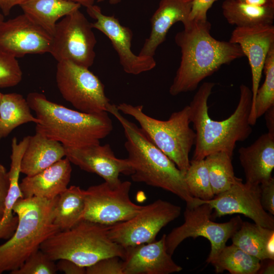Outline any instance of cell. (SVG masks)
Segmentation results:
<instances>
[{"instance_id": "22", "label": "cell", "mask_w": 274, "mask_h": 274, "mask_svg": "<svg viewBox=\"0 0 274 274\" xmlns=\"http://www.w3.org/2000/svg\"><path fill=\"white\" fill-rule=\"evenodd\" d=\"M29 136H26L18 142L16 137L11 143V164L8 172L9 186L6 198L5 210L0 220V240L8 239L14 233L18 224V218L14 216L13 208L16 202L23 198L19 179L21 173V162L28 143Z\"/></svg>"}, {"instance_id": "38", "label": "cell", "mask_w": 274, "mask_h": 274, "mask_svg": "<svg viewBox=\"0 0 274 274\" xmlns=\"http://www.w3.org/2000/svg\"><path fill=\"white\" fill-rule=\"evenodd\" d=\"M9 186L8 172L3 165L0 163V220L5 210L6 198Z\"/></svg>"}, {"instance_id": "27", "label": "cell", "mask_w": 274, "mask_h": 274, "mask_svg": "<svg viewBox=\"0 0 274 274\" xmlns=\"http://www.w3.org/2000/svg\"><path fill=\"white\" fill-rule=\"evenodd\" d=\"M223 15L228 23L236 27L272 24L274 7L248 5L236 0H224L222 4Z\"/></svg>"}, {"instance_id": "44", "label": "cell", "mask_w": 274, "mask_h": 274, "mask_svg": "<svg viewBox=\"0 0 274 274\" xmlns=\"http://www.w3.org/2000/svg\"><path fill=\"white\" fill-rule=\"evenodd\" d=\"M75 3L79 4L81 6H84L86 8L94 5V2L96 0H66Z\"/></svg>"}, {"instance_id": "41", "label": "cell", "mask_w": 274, "mask_h": 274, "mask_svg": "<svg viewBox=\"0 0 274 274\" xmlns=\"http://www.w3.org/2000/svg\"><path fill=\"white\" fill-rule=\"evenodd\" d=\"M264 115L268 133L274 136V106L269 108Z\"/></svg>"}, {"instance_id": "36", "label": "cell", "mask_w": 274, "mask_h": 274, "mask_svg": "<svg viewBox=\"0 0 274 274\" xmlns=\"http://www.w3.org/2000/svg\"><path fill=\"white\" fill-rule=\"evenodd\" d=\"M260 200L262 207L266 211L274 215V179L260 185Z\"/></svg>"}, {"instance_id": "17", "label": "cell", "mask_w": 274, "mask_h": 274, "mask_svg": "<svg viewBox=\"0 0 274 274\" xmlns=\"http://www.w3.org/2000/svg\"><path fill=\"white\" fill-rule=\"evenodd\" d=\"M229 41L240 46L250 66L252 94L250 115L253 110L266 56L270 48L274 45V26L262 24L236 27Z\"/></svg>"}, {"instance_id": "19", "label": "cell", "mask_w": 274, "mask_h": 274, "mask_svg": "<svg viewBox=\"0 0 274 274\" xmlns=\"http://www.w3.org/2000/svg\"><path fill=\"white\" fill-rule=\"evenodd\" d=\"M193 0H160L151 19V32L139 53L154 57L158 47L166 39L168 31L176 23L180 22L184 28L190 26L189 19Z\"/></svg>"}, {"instance_id": "37", "label": "cell", "mask_w": 274, "mask_h": 274, "mask_svg": "<svg viewBox=\"0 0 274 274\" xmlns=\"http://www.w3.org/2000/svg\"><path fill=\"white\" fill-rule=\"evenodd\" d=\"M218 0H193L189 15L190 21L207 20V13Z\"/></svg>"}, {"instance_id": "10", "label": "cell", "mask_w": 274, "mask_h": 274, "mask_svg": "<svg viewBox=\"0 0 274 274\" xmlns=\"http://www.w3.org/2000/svg\"><path fill=\"white\" fill-rule=\"evenodd\" d=\"M92 23L77 10L57 22L49 51L58 62L68 61L89 68L95 57L96 39Z\"/></svg>"}, {"instance_id": "8", "label": "cell", "mask_w": 274, "mask_h": 274, "mask_svg": "<svg viewBox=\"0 0 274 274\" xmlns=\"http://www.w3.org/2000/svg\"><path fill=\"white\" fill-rule=\"evenodd\" d=\"M213 209L208 203L199 202L196 198L191 205H186L184 212V222L174 228L166 235L165 245L166 251L172 255L179 245L186 238L202 236L208 239L211 251L207 262L216 257L226 245L243 222L239 216L231 218L224 223L214 222L212 219Z\"/></svg>"}, {"instance_id": "40", "label": "cell", "mask_w": 274, "mask_h": 274, "mask_svg": "<svg viewBox=\"0 0 274 274\" xmlns=\"http://www.w3.org/2000/svg\"><path fill=\"white\" fill-rule=\"evenodd\" d=\"M27 0H0V10L4 16L10 14L12 8L20 6Z\"/></svg>"}, {"instance_id": "47", "label": "cell", "mask_w": 274, "mask_h": 274, "mask_svg": "<svg viewBox=\"0 0 274 274\" xmlns=\"http://www.w3.org/2000/svg\"><path fill=\"white\" fill-rule=\"evenodd\" d=\"M3 94L2 93L0 92V102H1V98H2V97Z\"/></svg>"}, {"instance_id": "15", "label": "cell", "mask_w": 274, "mask_h": 274, "mask_svg": "<svg viewBox=\"0 0 274 274\" xmlns=\"http://www.w3.org/2000/svg\"><path fill=\"white\" fill-rule=\"evenodd\" d=\"M52 36L24 14L0 25V49L14 57L49 53Z\"/></svg>"}, {"instance_id": "1", "label": "cell", "mask_w": 274, "mask_h": 274, "mask_svg": "<svg viewBox=\"0 0 274 274\" xmlns=\"http://www.w3.org/2000/svg\"><path fill=\"white\" fill-rule=\"evenodd\" d=\"M211 28L208 20L192 21L190 27L176 35L181 57L169 87L170 95L194 91L222 65L244 56L238 44L216 39L211 35Z\"/></svg>"}, {"instance_id": "24", "label": "cell", "mask_w": 274, "mask_h": 274, "mask_svg": "<svg viewBox=\"0 0 274 274\" xmlns=\"http://www.w3.org/2000/svg\"><path fill=\"white\" fill-rule=\"evenodd\" d=\"M231 238L232 244L260 261L274 260V229L243 221Z\"/></svg>"}, {"instance_id": "33", "label": "cell", "mask_w": 274, "mask_h": 274, "mask_svg": "<svg viewBox=\"0 0 274 274\" xmlns=\"http://www.w3.org/2000/svg\"><path fill=\"white\" fill-rule=\"evenodd\" d=\"M56 264L40 249L32 254L17 269L11 274H55Z\"/></svg>"}, {"instance_id": "18", "label": "cell", "mask_w": 274, "mask_h": 274, "mask_svg": "<svg viewBox=\"0 0 274 274\" xmlns=\"http://www.w3.org/2000/svg\"><path fill=\"white\" fill-rule=\"evenodd\" d=\"M165 236L164 234L157 241L124 248L123 274H169L181 271L183 268L166 251Z\"/></svg>"}, {"instance_id": "35", "label": "cell", "mask_w": 274, "mask_h": 274, "mask_svg": "<svg viewBox=\"0 0 274 274\" xmlns=\"http://www.w3.org/2000/svg\"><path fill=\"white\" fill-rule=\"evenodd\" d=\"M86 274H123L122 259L118 256L102 259L86 268Z\"/></svg>"}, {"instance_id": "5", "label": "cell", "mask_w": 274, "mask_h": 274, "mask_svg": "<svg viewBox=\"0 0 274 274\" xmlns=\"http://www.w3.org/2000/svg\"><path fill=\"white\" fill-rule=\"evenodd\" d=\"M58 196L22 198L16 202L13 213L18 224L13 235L0 245V274L19 268L46 239L60 231L53 223Z\"/></svg>"}, {"instance_id": "45", "label": "cell", "mask_w": 274, "mask_h": 274, "mask_svg": "<svg viewBox=\"0 0 274 274\" xmlns=\"http://www.w3.org/2000/svg\"><path fill=\"white\" fill-rule=\"evenodd\" d=\"M105 1H109V2L111 4H116L121 2V0H96V2H101Z\"/></svg>"}, {"instance_id": "28", "label": "cell", "mask_w": 274, "mask_h": 274, "mask_svg": "<svg viewBox=\"0 0 274 274\" xmlns=\"http://www.w3.org/2000/svg\"><path fill=\"white\" fill-rule=\"evenodd\" d=\"M85 197V190L75 185L58 195L53 223L60 230L70 229L83 220Z\"/></svg>"}, {"instance_id": "13", "label": "cell", "mask_w": 274, "mask_h": 274, "mask_svg": "<svg viewBox=\"0 0 274 274\" xmlns=\"http://www.w3.org/2000/svg\"><path fill=\"white\" fill-rule=\"evenodd\" d=\"M199 202L208 203L213 209L212 217L242 214L258 225L274 229V218L262 207L260 185L245 182L242 179L229 189L214 196L210 200L196 198Z\"/></svg>"}, {"instance_id": "9", "label": "cell", "mask_w": 274, "mask_h": 274, "mask_svg": "<svg viewBox=\"0 0 274 274\" xmlns=\"http://www.w3.org/2000/svg\"><path fill=\"white\" fill-rule=\"evenodd\" d=\"M56 81L62 97L80 112H107L111 105L104 85L89 68L68 61L58 62Z\"/></svg>"}, {"instance_id": "7", "label": "cell", "mask_w": 274, "mask_h": 274, "mask_svg": "<svg viewBox=\"0 0 274 274\" xmlns=\"http://www.w3.org/2000/svg\"><path fill=\"white\" fill-rule=\"evenodd\" d=\"M116 106L120 112L134 118L153 144L185 174L190 165L189 155L196 136L189 125L188 105L173 112L166 120L147 115L143 112L142 105L123 102Z\"/></svg>"}, {"instance_id": "42", "label": "cell", "mask_w": 274, "mask_h": 274, "mask_svg": "<svg viewBox=\"0 0 274 274\" xmlns=\"http://www.w3.org/2000/svg\"><path fill=\"white\" fill-rule=\"evenodd\" d=\"M239 2L258 6L274 7V0H236Z\"/></svg>"}, {"instance_id": "21", "label": "cell", "mask_w": 274, "mask_h": 274, "mask_svg": "<svg viewBox=\"0 0 274 274\" xmlns=\"http://www.w3.org/2000/svg\"><path fill=\"white\" fill-rule=\"evenodd\" d=\"M72 171L71 163L65 157L34 175L26 176L19 183L23 198H55L67 188Z\"/></svg>"}, {"instance_id": "11", "label": "cell", "mask_w": 274, "mask_h": 274, "mask_svg": "<svg viewBox=\"0 0 274 274\" xmlns=\"http://www.w3.org/2000/svg\"><path fill=\"white\" fill-rule=\"evenodd\" d=\"M131 183L128 181L116 184L104 182L85 190L83 220L104 225H111L132 218L144 208L133 203L129 193Z\"/></svg>"}, {"instance_id": "2", "label": "cell", "mask_w": 274, "mask_h": 274, "mask_svg": "<svg viewBox=\"0 0 274 274\" xmlns=\"http://www.w3.org/2000/svg\"><path fill=\"white\" fill-rule=\"evenodd\" d=\"M215 85L214 82H203L188 105L190 121L196 134L192 159H202L218 151H225L232 156L236 143L245 141L252 132L249 122L251 90L247 85L241 84L239 98L234 111L228 118L217 121L209 116L208 105Z\"/></svg>"}, {"instance_id": "30", "label": "cell", "mask_w": 274, "mask_h": 274, "mask_svg": "<svg viewBox=\"0 0 274 274\" xmlns=\"http://www.w3.org/2000/svg\"><path fill=\"white\" fill-rule=\"evenodd\" d=\"M232 157L225 151H218L204 158L215 196L229 189L239 179L235 176Z\"/></svg>"}, {"instance_id": "4", "label": "cell", "mask_w": 274, "mask_h": 274, "mask_svg": "<svg viewBox=\"0 0 274 274\" xmlns=\"http://www.w3.org/2000/svg\"><path fill=\"white\" fill-rule=\"evenodd\" d=\"M26 100L40 121L36 124V132L64 147L99 144L113 130L107 112L90 114L75 111L51 101L39 92L29 93Z\"/></svg>"}, {"instance_id": "6", "label": "cell", "mask_w": 274, "mask_h": 274, "mask_svg": "<svg viewBox=\"0 0 274 274\" xmlns=\"http://www.w3.org/2000/svg\"><path fill=\"white\" fill-rule=\"evenodd\" d=\"M108 227L82 220L49 237L40 249L53 261L68 259L86 268L107 257L118 256L122 259L124 248L110 239Z\"/></svg>"}, {"instance_id": "25", "label": "cell", "mask_w": 274, "mask_h": 274, "mask_svg": "<svg viewBox=\"0 0 274 274\" xmlns=\"http://www.w3.org/2000/svg\"><path fill=\"white\" fill-rule=\"evenodd\" d=\"M20 7L23 14L52 37L58 20L81 6L66 0H27Z\"/></svg>"}, {"instance_id": "29", "label": "cell", "mask_w": 274, "mask_h": 274, "mask_svg": "<svg viewBox=\"0 0 274 274\" xmlns=\"http://www.w3.org/2000/svg\"><path fill=\"white\" fill-rule=\"evenodd\" d=\"M217 273L225 270L231 274H256L261 261L235 245L225 246L210 262Z\"/></svg>"}, {"instance_id": "23", "label": "cell", "mask_w": 274, "mask_h": 274, "mask_svg": "<svg viewBox=\"0 0 274 274\" xmlns=\"http://www.w3.org/2000/svg\"><path fill=\"white\" fill-rule=\"evenodd\" d=\"M65 156L64 147L60 143L36 132L29 136L21 162V173L27 176L34 175Z\"/></svg>"}, {"instance_id": "31", "label": "cell", "mask_w": 274, "mask_h": 274, "mask_svg": "<svg viewBox=\"0 0 274 274\" xmlns=\"http://www.w3.org/2000/svg\"><path fill=\"white\" fill-rule=\"evenodd\" d=\"M263 71L265 80L258 89L253 110L249 118L251 126L254 125L257 119L263 115L269 108L274 106V45L267 54Z\"/></svg>"}, {"instance_id": "43", "label": "cell", "mask_w": 274, "mask_h": 274, "mask_svg": "<svg viewBox=\"0 0 274 274\" xmlns=\"http://www.w3.org/2000/svg\"><path fill=\"white\" fill-rule=\"evenodd\" d=\"M268 263L265 266L261 265L260 268L258 272L260 273H273L274 263L273 260L268 259Z\"/></svg>"}, {"instance_id": "34", "label": "cell", "mask_w": 274, "mask_h": 274, "mask_svg": "<svg viewBox=\"0 0 274 274\" xmlns=\"http://www.w3.org/2000/svg\"><path fill=\"white\" fill-rule=\"evenodd\" d=\"M22 79V72L16 57L0 49V88L18 84Z\"/></svg>"}, {"instance_id": "14", "label": "cell", "mask_w": 274, "mask_h": 274, "mask_svg": "<svg viewBox=\"0 0 274 274\" xmlns=\"http://www.w3.org/2000/svg\"><path fill=\"white\" fill-rule=\"evenodd\" d=\"M88 15L95 21L93 28L103 33L110 40L117 53L119 62L124 71L137 75L153 69L156 62L154 57L136 55L131 49L133 33L128 27L123 26L114 16L104 14L97 6L86 8Z\"/></svg>"}, {"instance_id": "26", "label": "cell", "mask_w": 274, "mask_h": 274, "mask_svg": "<svg viewBox=\"0 0 274 274\" xmlns=\"http://www.w3.org/2000/svg\"><path fill=\"white\" fill-rule=\"evenodd\" d=\"M26 100L17 93L3 94L0 102V139L7 137L18 126L28 122L39 123Z\"/></svg>"}, {"instance_id": "20", "label": "cell", "mask_w": 274, "mask_h": 274, "mask_svg": "<svg viewBox=\"0 0 274 274\" xmlns=\"http://www.w3.org/2000/svg\"><path fill=\"white\" fill-rule=\"evenodd\" d=\"M238 152L246 183L260 185L272 178L273 136L268 132L262 134L250 145L241 147Z\"/></svg>"}, {"instance_id": "32", "label": "cell", "mask_w": 274, "mask_h": 274, "mask_svg": "<svg viewBox=\"0 0 274 274\" xmlns=\"http://www.w3.org/2000/svg\"><path fill=\"white\" fill-rule=\"evenodd\" d=\"M184 179L194 198L207 200L214 197L204 159L190 160Z\"/></svg>"}, {"instance_id": "12", "label": "cell", "mask_w": 274, "mask_h": 274, "mask_svg": "<svg viewBox=\"0 0 274 274\" xmlns=\"http://www.w3.org/2000/svg\"><path fill=\"white\" fill-rule=\"evenodd\" d=\"M179 206L158 199L124 221L109 225L110 239L123 248L152 242L160 230L181 214Z\"/></svg>"}, {"instance_id": "3", "label": "cell", "mask_w": 274, "mask_h": 274, "mask_svg": "<svg viewBox=\"0 0 274 274\" xmlns=\"http://www.w3.org/2000/svg\"><path fill=\"white\" fill-rule=\"evenodd\" d=\"M107 112L121 124L126 138L127 159L132 169V181L160 188L186 202L194 203L186 184L184 175L174 162L151 141L143 129L122 115L116 105L111 104Z\"/></svg>"}, {"instance_id": "46", "label": "cell", "mask_w": 274, "mask_h": 274, "mask_svg": "<svg viewBox=\"0 0 274 274\" xmlns=\"http://www.w3.org/2000/svg\"><path fill=\"white\" fill-rule=\"evenodd\" d=\"M4 21V15L0 11V25L2 24V23Z\"/></svg>"}, {"instance_id": "16", "label": "cell", "mask_w": 274, "mask_h": 274, "mask_svg": "<svg viewBox=\"0 0 274 274\" xmlns=\"http://www.w3.org/2000/svg\"><path fill=\"white\" fill-rule=\"evenodd\" d=\"M64 147L65 157L71 163L83 170L98 175L111 184L121 181L119 178L120 174L131 175L132 173L127 158H117L108 144L80 148Z\"/></svg>"}, {"instance_id": "39", "label": "cell", "mask_w": 274, "mask_h": 274, "mask_svg": "<svg viewBox=\"0 0 274 274\" xmlns=\"http://www.w3.org/2000/svg\"><path fill=\"white\" fill-rule=\"evenodd\" d=\"M57 261L56 264L57 270L65 274L86 273V267L80 266L70 260L61 259Z\"/></svg>"}]
</instances>
